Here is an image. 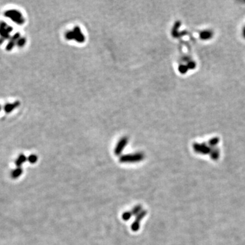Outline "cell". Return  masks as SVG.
<instances>
[{
	"instance_id": "1",
	"label": "cell",
	"mask_w": 245,
	"mask_h": 245,
	"mask_svg": "<svg viewBox=\"0 0 245 245\" xmlns=\"http://www.w3.org/2000/svg\"><path fill=\"white\" fill-rule=\"evenodd\" d=\"M3 15L5 17L10 19L15 23L19 25H22L25 22V19L23 14L18 10H7L4 12Z\"/></svg>"
},
{
	"instance_id": "2",
	"label": "cell",
	"mask_w": 245,
	"mask_h": 245,
	"mask_svg": "<svg viewBox=\"0 0 245 245\" xmlns=\"http://www.w3.org/2000/svg\"><path fill=\"white\" fill-rule=\"evenodd\" d=\"M65 37H66L67 40H74L78 42H80V43L84 42V40H85L84 35L82 33L80 27H78V26L74 28L73 31H67L65 33Z\"/></svg>"
},
{
	"instance_id": "3",
	"label": "cell",
	"mask_w": 245,
	"mask_h": 245,
	"mask_svg": "<svg viewBox=\"0 0 245 245\" xmlns=\"http://www.w3.org/2000/svg\"><path fill=\"white\" fill-rule=\"evenodd\" d=\"M13 31V28L4 21H0V45H1L6 40L10 38V33Z\"/></svg>"
},
{
	"instance_id": "4",
	"label": "cell",
	"mask_w": 245,
	"mask_h": 245,
	"mask_svg": "<svg viewBox=\"0 0 245 245\" xmlns=\"http://www.w3.org/2000/svg\"><path fill=\"white\" fill-rule=\"evenodd\" d=\"M144 155L142 153H135V154L132 155H124L121 157L120 161L121 162H135L139 161L140 160L143 159Z\"/></svg>"
},
{
	"instance_id": "5",
	"label": "cell",
	"mask_w": 245,
	"mask_h": 245,
	"mask_svg": "<svg viewBox=\"0 0 245 245\" xmlns=\"http://www.w3.org/2000/svg\"><path fill=\"white\" fill-rule=\"evenodd\" d=\"M20 37H21V34L19 32L15 33L13 36L10 37L9 41H8V44H7L6 46V50L7 51H11L12 49H13L14 47L17 45V40L20 38Z\"/></svg>"
},
{
	"instance_id": "6",
	"label": "cell",
	"mask_w": 245,
	"mask_h": 245,
	"mask_svg": "<svg viewBox=\"0 0 245 245\" xmlns=\"http://www.w3.org/2000/svg\"><path fill=\"white\" fill-rule=\"evenodd\" d=\"M21 105V102L19 101H15L13 103H7L3 106V110L6 113H10L15 109L17 108Z\"/></svg>"
},
{
	"instance_id": "7",
	"label": "cell",
	"mask_w": 245,
	"mask_h": 245,
	"mask_svg": "<svg viewBox=\"0 0 245 245\" xmlns=\"http://www.w3.org/2000/svg\"><path fill=\"white\" fill-rule=\"evenodd\" d=\"M127 142L128 138L127 137H123V138H121V140H120L119 143L117 144V147H116L115 150H114V153H115L116 155H119L120 153H121V151H123L125 147L127 145Z\"/></svg>"
},
{
	"instance_id": "8",
	"label": "cell",
	"mask_w": 245,
	"mask_h": 245,
	"mask_svg": "<svg viewBox=\"0 0 245 245\" xmlns=\"http://www.w3.org/2000/svg\"><path fill=\"white\" fill-rule=\"evenodd\" d=\"M26 42H27V40L25 37H20V38L17 40V46L19 48H23L25 45L26 44Z\"/></svg>"
},
{
	"instance_id": "9",
	"label": "cell",
	"mask_w": 245,
	"mask_h": 245,
	"mask_svg": "<svg viewBox=\"0 0 245 245\" xmlns=\"http://www.w3.org/2000/svg\"><path fill=\"white\" fill-rule=\"evenodd\" d=\"M212 36V33L210 31H203V32H202V33L200 34V38L204 40L209 39V38H210Z\"/></svg>"
},
{
	"instance_id": "10",
	"label": "cell",
	"mask_w": 245,
	"mask_h": 245,
	"mask_svg": "<svg viewBox=\"0 0 245 245\" xmlns=\"http://www.w3.org/2000/svg\"><path fill=\"white\" fill-rule=\"evenodd\" d=\"M179 70L180 72H181L182 74H185V73H186L187 71L188 67H187V66H184V65H182V66H180Z\"/></svg>"
},
{
	"instance_id": "11",
	"label": "cell",
	"mask_w": 245,
	"mask_h": 245,
	"mask_svg": "<svg viewBox=\"0 0 245 245\" xmlns=\"http://www.w3.org/2000/svg\"><path fill=\"white\" fill-rule=\"evenodd\" d=\"M243 35H244V37L245 38V28L244 29V30H243Z\"/></svg>"
},
{
	"instance_id": "12",
	"label": "cell",
	"mask_w": 245,
	"mask_h": 245,
	"mask_svg": "<svg viewBox=\"0 0 245 245\" xmlns=\"http://www.w3.org/2000/svg\"><path fill=\"white\" fill-rule=\"evenodd\" d=\"M1 110V105H0V111Z\"/></svg>"
}]
</instances>
